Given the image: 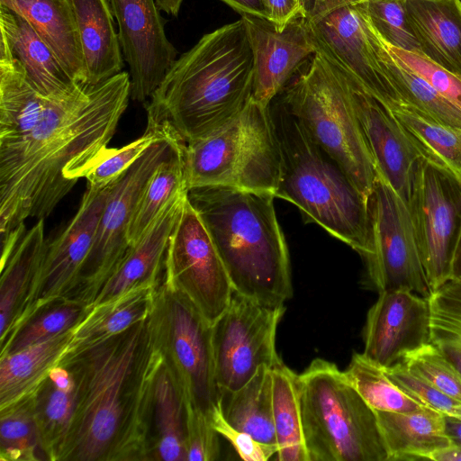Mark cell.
I'll return each mask as SVG.
<instances>
[{"label":"cell","mask_w":461,"mask_h":461,"mask_svg":"<svg viewBox=\"0 0 461 461\" xmlns=\"http://www.w3.org/2000/svg\"><path fill=\"white\" fill-rule=\"evenodd\" d=\"M254 62L252 98L264 106L288 85L317 50L311 37L306 21L300 17L283 31L267 19L242 15Z\"/></svg>","instance_id":"19"},{"label":"cell","mask_w":461,"mask_h":461,"mask_svg":"<svg viewBox=\"0 0 461 461\" xmlns=\"http://www.w3.org/2000/svg\"><path fill=\"white\" fill-rule=\"evenodd\" d=\"M149 323L163 363L185 401L210 417L220 401L212 324L185 295L162 280Z\"/></svg>","instance_id":"9"},{"label":"cell","mask_w":461,"mask_h":461,"mask_svg":"<svg viewBox=\"0 0 461 461\" xmlns=\"http://www.w3.org/2000/svg\"><path fill=\"white\" fill-rule=\"evenodd\" d=\"M59 365L74 371V418L59 461H151L154 385L163 365L149 317Z\"/></svg>","instance_id":"2"},{"label":"cell","mask_w":461,"mask_h":461,"mask_svg":"<svg viewBox=\"0 0 461 461\" xmlns=\"http://www.w3.org/2000/svg\"><path fill=\"white\" fill-rule=\"evenodd\" d=\"M108 1L129 66L131 99L146 103L177 59V50L166 34L155 0Z\"/></svg>","instance_id":"17"},{"label":"cell","mask_w":461,"mask_h":461,"mask_svg":"<svg viewBox=\"0 0 461 461\" xmlns=\"http://www.w3.org/2000/svg\"><path fill=\"white\" fill-rule=\"evenodd\" d=\"M272 117L281 155L275 197L294 204L307 222L320 225L364 258L369 256L368 199L283 105Z\"/></svg>","instance_id":"5"},{"label":"cell","mask_w":461,"mask_h":461,"mask_svg":"<svg viewBox=\"0 0 461 461\" xmlns=\"http://www.w3.org/2000/svg\"><path fill=\"white\" fill-rule=\"evenodd\" d=\"M72 330L0 357V409L35 393L59 365L72 339Z\"/></svg>","instance_id":"29"},{"label":"cell","mask_w":461,"mask_h":461,"mask_svg":"<svg viewBox=\"0 0 461 461\" xmlns=\"http://www.w3.org/2000/svg\"><path fill=\"white\" fill-rule=\"evenodd\" d=\"M186 196L187 192H185L173 198L140 239L130 246L118 269L102 288L90 308L115 299L134 288L160 284L169 238Z\"/></svg>","instance_id":"21"},{"label":"cell","mask_w":461,"mask_h":461,"mask_svg":"<svg viewBox=\"0 0 461 461\" xmlns=\"http://www.w3.org/2000/svg\"><path fill=\"white\" fill-rule=\"evenodd\" d=\"M283 92L285 109L368 199L377 172L354 110L348 75L316 51Z\"/></svg>","instance_id":"7"},{"label":"cell","mask_w":461,"mask_h":461,"mask_svg":"<svg viewBox=\"0 0 461 461\" xmlns=\"http://www.w3.org/2000/svg\"><path fill=\"white\" fill-rule=\"evenodd\" d=\"M168 130L148 122L144 133L122 148H108L102 159L87 174L88 185L103 188L116 181L156 140L164 138Z\"/></svg>","instance_id":"42"},{"label":"cell","mask_w":461,"mask_h":461,"mask_svg":"<svg viewBox=\"0 0 461 461\" xmlns=\"http://www.w3.org/2000/svg\"><path fill=\"white\" fill-rule=\"evenodd\" d=\"M284 305L267 306L233 292L222 314L212 323V349L220 391H236L262 366L281 358L276 349Z\"/></svg>","instance_id":"14"},{"label":"cell","mask_w":461,"mask_h":461,"mask_svg":"<svg viewBox=\"0 0 461 461\" xmlns=\"http://www.w3.org/2000/svg\"><path fill=\"white\" fill-rule=\"evenodd\" d=\"M356 5L387 44L420 53L409 25L405 0H361Z\"/></svg>","instance_id":"41"},{"label":"cell","mask_w":461,"mask_h":461,"mask_svg":"<svg viewBox=\"0 0 461 461\" xmlns=\"http://www.w3.org/2000/svg\"><path fill=\"white\" fill-rule=\"evenodd\" d=\"M131 99L127 71L59 97L41 95L0 42V233L45 219L102 159Z\"/></svg>","instance_id":"1"},{"label":"cell","mask_w":461,"mask_h":461,"mask_svg":"<svg viewBox=\"0 0 461 461\" xmlns=\"http://www.w3.org/2000/svg\"><path fill=\"white\" fill-rule=\"evenodd\" d=\"M384 370L393 384L420 405L442 414L461 417V402L451 398L411 372L402 361L384 367Z\"/></svg>","instance_id":"44"},{"label":"cell","mask_w":461,"mask_h":461,"mask_svg":"<svg viewBox=\"0 0 461 461\" xmlns=\"http://www.w3.org/2000/svg\"><path fill=\"white\" fill-rule=\"evenodd\" d=\"M381 68L401 100L419 115L438 123L461 129V108L438 93L423 78L410 69L384 41Z\"/></svg>","instance_id":"33"},{"label":"cell","mask_w":461,"mask_h":461,"mask_svg":"<svg viewBox=\"0 0 461 461\" xmlns=\"http://www.w3.org/2000/svg\"><path fill=\"white\" fill-rule=\"evenodd\" d=\"M185 142L175 133L153 142L113 182L104 207L93 246L82 268L79 283L70 300L88 310L102 288L118 269L130 249V226L137 204L151 176Z\"/></svg>","instance_id":"10"},{"label":"cell","mask_w":461,"mask_h":461,"mask_svg":"<svg viewBox=\"0 0 461 461\" xmlns=\"http://www.w3.org/2000/svg\"><path fill=\"white\" fill-rule=\"evenodd\" d=\"M306 23L318 52L389 111L401 105L381 68L384 40L356 4L339 7Z\"/></svg>","instance_id":"16"},{"label":"cell","mask_w":461,"mask_h":461,"mask_svg":"<svg viewBox=\"0 0 461 461\" xmlns=\"http://www.w3.org/2000/svg\"><path fill=\"white\" fill-rule=\"evenodd\" d=\"M220 404L224 418L232 427L261 443L277 447L273 420L271 367H260L236 391H220Z\"/></svg>","instance_id":"30"},{"label":"cell","mask_w":461,"mask_h":461,"mask_svg":"<svg viewBox=\"0 0 461 461\" xmlns=\"http://www.w3.org/2000/svg\"><path fill=\"white\" fill-rule=\"evenodd\" d=\"M162 281L185 295L212 325L234 292L209 231L187 196L169 238Z\"/></svg>","instance_id":"13"},{"label":"cell","mask_w":461,"mask_h":461,"mask_svg":"<svg viewBox=\"0 0 461 461\" xmlns=\"http://www.w3.org/2000/svg\"><path fill=\"white\" fill-rule=\"evenodd\" d=\"M298 384L309 461H388L375 414L345 371L315 358Z\"/></svg>","instance_id":"6"},{"label":"cell","mask_w":461,"mask_h":461,"mask_svg":"<svg viewBox=\"0 0 461 461\" xmlns=\"http://www.w3.org/2000/svg\"><path fill=\"white\" fill-rule=\"evenodd\" d=\"M451 278L461 280V232L457 239L453 256Z\"/></svg>","instance_id":"54"},{"label":"cell","mask_w":461,"mask_h":461,"mask_svg":"<svg viewBox=\"0 0 461 461\" xmlns=\"http://www.w3.org/2000/svg\"><path fill=\"white\" fill-rule=\"evenodd\" d=\"M389 49L393 55L438 93L461 108V76L435 64L419 52L403 50L390 45Z\"/></svg>","instance_id":"45"},{"label":"cell","mask_w":461,"mask_h":461,"mask_svg":"<svg viewBox=\"0 0 461 461\" xmlns=\"http://www.w3.org/2000/svg\"><path fill=\"white\" fill-rule=\"evenodd\" d=\"M158 9L166 14L177 17L184 0H155Z\"/></svg>","instance_id":"53"},{"label":"cell","mask_w":461,"mask_h":461,"mask_svg":"<svg viewBox=\"0 0 461 461\" xmlns=\"http://www.w3.org/2000/svg\"><path fill=\"white\" fill-rule=\"evenodd\" d=\"M407 205L432 292L451 279L453 256L461 232V178L420 157L413 167Z\"/></svg>","instance_id":"11"},{"label":"cell","mask_w":461,"mask_h":461,"mask_svg":"<svg viewBox=\"0 0 461 461\" xmlns=\"http://www.w3.org/2000/svg\"><path fill=\"white\" fill-rule=\"evenodd\" d=\"M158 285L134 288L87 310L72 330V339L61 359L76 356L146 320Z\"/></svg>","instance_id":"26"},{"label":"cell","mask_w":461,"mask_h":461,"mask_svg":"<svg viewBox=\"0 0 461 461\" xmlns=\"http://www.w3.org/2000/svg\"><path fill=\"white\" fill-rule=\"evenodd\" d=\"M0 460H47L34 418L32 395L0 409Z\"/></svg>","instance_id":"39"},{"label":"cell","mask_w":461,"mask_h":461,"mask_svg":"<svg viewBox=\"0 0 461 461\" xmlns=\"http://www.w3.org/2000/svg\"><path fill=\"white\" fill-rule=\"evenodd\" d=\"M303 18L312 21L348 5L357 4L361 0H302Z\"/></svg>","instance_id":"49"},{"label":"cell","mask_w":461,"mask_h":461,"mask_svg":"<svg viewBox=\"0 0 461 461\" xmlns=\"http://www.w3.org/2000/svg\"><path fill=\"white\" fill-rule=\"evenodd\" d=\"M374 412L388 461L429 460L432 452L452 444L445 432L444 414L433 409Z\"/></svg>","instance_id":"27"},{"label":"cell","mask_w":461,"mask_h":461,"mask_svg":"<svg viewBox=\"0 0 461 461\" xmlns=\"http://www.w3.org/2000/svg\"><path fill=\"white\" fill-rule=\"evenodd\" d=\"M429 343L461 374V280L451 278L430 293Z\"/></svg>","instance_id":"38"},{"label":"cell","mask_w":461,"mask_h":461,"mask_svg":"<svg viewBox=\"0 0 461 461\" xmlns=\"http://www.w3.org/2000/svg\"><path fill=\"white\" fill-rule=\"evenodd\" d=\"M209 419L217 433L232 445L241 459L267 461L277 454V447L261 443L249 434L232 427L222 414L220 401Z\"/></svg>","instance_id":"47"},{"label":"cell","mask_w":461,"mask_h":461,"mask_svg":"<svg viewBox=\"0 0 461 461\" xmlns=\"http://www.w3.org/2000/svg\"><path fill=\"white\" fill-rule=\"evenodd\" d=\"M429 297L409 290L379 293L364 328L363 354L383 367L429 342Z\"/></svg>","instance_id":"18"},{"label":"cell","mask_w":461,"mask_h":461,"mask_svg":"<svg viewBox=\"0 0 461 461\" xmlns=\"http://www.w3.org/2000/svg\"><path fill=\"white\" fill-rule=\"evenodd\" d=\"M444 427L451 443L461 446V417L444 414Z\"/></svg>","instance_id":"51"},{"label":"cell","mask_w":461,"mask_h":461,"mask_svg":"<svg viewBox=\"0 0 461 461\" xmlns=\"http://www.w3.org/2000/svg\"><path fill=\"white\" fill-rule=\"evenodd\" d=\"M345 374L373 411L410 412L422 408L389 378L384 367L363 353L353 354Z\"/></svg>","instance_id":"37"},{"label":"cell","mask_w":461,"mask_h":461,"mask_svg":"<svg viewBox=\"0 0 461 461\" xmlns=\"http://www.w3.org/2000/svg\"><path fill=\"white\" fill-rule=\"evenodd\" d=\"M1 39L23 68L30 84L42 95L59 97L76 90V81L55 53L23 18L0 6Z\"/></svg>","instance_id":"23"},{"label":"cell","mask_w":461,"mask_h":461,"mask_svg":"<svg viewBox=\"0 0 461 461\" xmlns=\"http://www.w3.org/2000/svg\"><path fill=\"white\" fill-rule=\"evenodd\" d=\"M267 19L278 31H283L293 21L303 17V6L302 0H262Z\"/></svg>","instance_id":"48"},{"label":"cell","mask_w":461,"mask_h":461,"mask_svg":"<svg viewBox=\"0 0 461 461\" xmlns=\"http://www.w3.org/2000/svg\"><path fill=\"white\" fill-rule=\"evenodd\" d=\"M273 420L280 461H309L304 443L298 375L279 360L271 367Z\"/></svg>","instance_id":"34"},{"label":"cell","mask_w":461,"mask_h":461,"mask_svg":"<svg viewBox=\"0 0 461 461\" xmlns=\"http://www.w3.org/2000/svg\"><path fill=\"white\" fill-rule=\"evenodd\" d=\"M429 460L433 461H461V446L450 444L432 452Z\"/></svg>","instance_id":"52"},{"label":"cell","mask_w":461,"mask_h":461,"mask_svg":"<svg viewBox=\"0 0 461 461\" xmlns=\"http://www.w3.org/2000/svg\"><path fill=\"white\" fill-rule=\"evenodd\" d=\"M76 16L86 72L95 85L122 71L124 59L108 0H69Z\"/></svg>","instance_id":"25"},{"label":"cell","mask_w":461,"mask_h":461,"mask_svg":"<svg viewBox=\"0 0 461 461\" xmlns=\"http://www.w3.org/2000/svg\"><path fill=\"white\" fill-rule=\"evenodd\" d=\"M185 143L161 163L149 180L137 204L128 239L136 243L166 205L176 195L187 192L184 161Z\"/></svg>","instance_id":"36"},{"label":"cell","mask_w":461,"mask_h":461,"mask_svg":"<svg viewBox=\"0 0 461 461\" xmlns=\"http://www.w3.org/2000/svg\"><path fill=\"white\" fill-rule=\"evenodd\" d=\"M390 112L422 157L461 178V129L426 119L403 105Z\"/></svg>","instance_id":"35"},{"label":"cell","mask_w":461,"mask_h":461,"mask_svg":"<svg viewBox=\"0 0 461 461\" xmlns=\"http://www.w3.org/2000/svg\"><path fill=\"white\" fill-rule=\"evenodd\" d=\"M187 189L230 186L275 195L281 167L270 106L253 98L230 123L184 146Z\"/></svg>","instance_id":"8"},{"label":"cell","mask_w":461,"mask_h":461,"mask_svg":"<svg viewBox=\"0 0 461 461\" xmlns=\"http://www.w3.org/2000/svg\"><path fill=\"white\" fill-rule=\"evenodd\" d=\"M186 461H213L220 455L218 433L209 417L185 401Z\"/></svg>","instance_id":"46"},{"label":"cell","mask_w":461,"mask_h":461,"mask_svg":"<svg viewBox=\"0 0 461 461\" xmlns=\"http://www.w3.org/2000/svg\"><path fill=\"white\" fill-rule=\"evenodd\" d=\"M348 77L354 110L377 176L408 204L413 167L422 155L393 114Z\"/></svg>","instance_id":"20"},{"label":"cell","mask_w":461,"mask_h":461,"mask_svg":"<svg viewBox=\"0 0 461 461\" xmlns=\"http://www.w3.org/2000/svg\"><path fill=\"white\" fill-rule=\"evenodd\" d=\"M275 195L230 186H199L187 199L200 215L232 288L277 307L292 296L290 260L274 206Z\"/></svg>","instance_id":"4"},{"label":"cell","mask_w":461,"mask_h":461,"mask_svg":"<svg viewBox=\"0 0 461 461\" xmlns=\"http://www.w3.org/2000/svg\"><path fill=\"white\" fill-rule=\"evenodd\" d=\"M368 203L373 250L365 260L371 285L378 293L409 290L429 297L408 205L379 176Z\"/></svg>","instance_id":"15"},{"label":"cell","mask_w":461,"mask_h":461,"mask_svg":"<svg viewBox=\"0 0 461 461\" xmlns=\"http://www.w3.org/2000/svg\"><path fill=\"white\" fill-rule=\"evenodd\" d=\"M32 396L42 451L47 460L59 461L77 406L74 371L69 366L58 365Z\"/></svg>","instance_id":"28"},{"label":"cell","mask_w":461,"mask_h":461,"mask_svg":"<svg viewBox=\"0 0 461 461\" xmlns=\"http://www.w3.org/2000/svg\"><path fill=\"white\" fill-rule=\"evenodd\" d=\"M46 241L44 220L41 219L23 233L9 258L1 265L0 339L8 331L29 293Z\"/></svg>","instance_id":"31"},{"label":"cell","mask_w":461,"mask_h":461,"mask_svg":"<svg viewBox=\"0 0 461 461\" xmlns=\"http://www.w3.org/2000/svg\"><path fill=\"white\" fill-rule=\"evenodd\" d=\"M0 6L24 19L68 74L76 81L86 84L80 36L69 0H0Z\"/></svg>","instance_id":"22"},{"label":"cell","mask_w":461,"mask_h":461,"mask_svg":"<svg viewBox=\"0 0 461 461\" xmlns=\"http://www.w3.org/2000/svg\"><path fill=\"white\" fill-rule=\"evenodd\" d=\"M113 184L103 188L87 185L74 217L57 237L46 241L29 293L0 345L44 308L71 299Z\"/></svg>","instance_id":"12"},{"label":"cell","mask_w":461,"mask_h":461,"mask_svg":"<svg viewBox=\"0 0 461 461\" xmlns=\"http://www.w3.org/2000/svg\"><path fill=\"white\" fill-rule=\"evenodd\" d=\"M253 53L243 20L202 38L176 59L146 102L148 122L185 143L233 121L252 98Z\"/></svg>","instance_id":"3"},{"label":"cell","mask_w":461,"mask_h":461,"mask_svg":"<svg viewBox=\"0 0 461 461\" xmlns=\"http://www.w3.org/2000/svg\"><path fill=\"white\" fill-rule=\"evenodd\" d=\"M402 362L439 391L461 402V374L431 343L408 353Z\"/></svg>","instance_id":"43"},{"label":"cell","mask_w":461,"mask_h":461,"mask_svg":"<svg viewBox=\"0 0 461 461\" xmlns=\"http://www.w3.org/2000/svg\"><path fill=\"white\" fill-rule=\"evenodd\" d=\"M242 15L267 19L262 0H220Z\"/></svg>","instance_id":"50"},{"label":"cell","mask_w":461,"mask_h":461,"mask_svg":"<svg viewBox=\"0 0 461 461\" xmlns=\"http://www.w3.org/2000/svg\"><path fill=\"white\" fill-rule=\"evenodd\" d=\"M150 443L151 461H186L185 399L164 363L154 385Z\"/></svg>","instance_id":"32"},{"label":"cell","mask_w":461,"mask_h":461,"mask_svg":"<svg viewBox=\"0 0 461 461\" xmlns=\"http://www.w3.org/2000/svg\"><path fill=\"white\" fill-rule=\"evenodd\" d=\"M420 53L461 76V1L405 0Z\"/></svg>","instance_id":"24"},{"label":"cell","mask_w":461,"mask_h":461,"mask_svg":"<svg viewBox=\"0 0 461 461\" xmlns=\"http://www.w3.org/2000/svg\"><path fill=\"white\" fill-rule=\"evenodd\" d=\"M86 312L85 305L73 300H62L52 303L35 314L1 345L0 357L71 330Z\"/></svg>","instance_id":"40"}]
</instances>
